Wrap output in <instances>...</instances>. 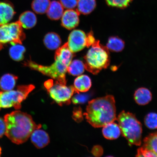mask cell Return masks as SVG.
I'll return each mask as SVG.
<instances>
[{"label": "cell", "instance_id": "19", "mask_svg": "<svg viewBox=\"0 0 157 157\" xmlns=\"http://www.w3.org/2000/svg\"><path fill=\"white\" fill-rule=\"evenodd\" d=\"M44 41L45 46L51 50L57 49L59 48L62 42L60 36L54 33H50L47 34Z\"/></svg>", "mask_w": 157, "mask_h": 157}, {"label": "cell", "instance_id": "20", "mask_svg": "<svg viewBox=\"0 0 157 157\" xmlns=\"http://www.w3.org/2000/svg\"><path fill=\"white\" fill-rule=\"evenodd\" d=\"M97 3L95 0H78L76 9L80 14H90L95 9Z\"/></svg>", "mask_w": 157, "mask_h": 157}, {"label": "cell", "instance_id": "34", "mask_svg": "<svg viewBox=\"0 0 157 157\" xmlns=\"http://www.w3.org/2000/svg\"><path fill=\"white\" fill-rule=\"evenodd\" d=\"M2 154V148L1 147H0V156H1V155Z\"/></svg>", "mask_w": 157, "mask_h": 157}, {"label": "cell", "instance_id": "25", "mask_svg": "<svg viewBox=\"0 0 157 157\" xmlns=\"http://www.w3.org/2000/svg\"><path fill=\"white\" fill-rule=\"evenodd\" d=\"M143 146L151 151L157 156V132L151 133L144 140Z\"/></svg>", "mask_w": 157, "mask_h": 157}, {"label": "cell", "instance_id": "30", "mask_svg": "<svg viewBox=\"0 0 157 157\" xmlns=\"http://www.w3.org/2000/svg\"><path fill=\"white\" fill-rule=\"evenodd\" d=\"M88 99V96L84 94H80L78 93L77 95L74 96L72 98V102L75 105L80 103H83L86 102Z\"/></svg>", "mask_w": 157, "mask_h": 157}, {"label": "cell", "instance_id": "23", "mask_svg": "<svg viewBox=\"0 0 157 157\" xmlns=\"http://www.w3.org/2000/svg\"><path fill=\"white\" fill-rule=\"evenodd\" d=\"M84 64L81 60H75L72 61L67 68V72L74 76H79L85 70Z\"/></svg>", "mask_w": 157, "mask_h": 157}, {"label": "cell", "instance_id": "5", "mask_svg": "<svg viewBox=\"0 0 157 157\" xmlns=\"http://www.w3.org/2000/svg\"><path fill=\"white\" fill-rule=\"evenodd\" d=\"M121 133L129 144L140 146L142 142V124L132 113L122 111L117 119Z\"/></svg>", "mask_w": 157, "mask_h": 157}, {"label": "cell", "instance_id": "22", "mask_svg": "<svg viewBox=\"0 0 157 157\" xmlns=\"http://www.w3.org/2000/svg\"><path fill=\"white\" fill-rule=\"evenodd\" d=\"M125 47V43L122 39L117 36H111L108 39L107 48L111 52H119Z\"/></svg>", "mask_w": 157, "mask_h": 157}, {"label": "cell", "instance_id": "31", "mask_svg": "<svg viewBox=\"0 0 157 157\" xmlns=\"http://www.w3.org/2000/svg\"><path fill=\"white\" fill-rule=\"evenodd\" d=\"M73 118L75 120L78 122L81 121L83 119V116L82 115V111L80 108L76 109L74 111Z\"/></svg>", "mask_w": 157, "mask_h": 157}, {"label": "cell", "instance_id": "29", "mask_svg": "<svg viewBox=\"0 0 157 157\" xmlns=\"http://www.w3.org/2000/svg\"><path fill=\"white\" fill-rule=\"evenodd\" d=\"M78 0H60V2L64 8L73 9L77 6Z\"/></svg>", "mask_w": 157, "mask_h": 157}, {"label": "cell", "instance_id": "14", "mask_svg": "<svg viewBox=\"0 0 157 157\" xmlns=\"http://www.w3.org/2000/svg\"><path fill=\"white\" fill-rule=\"evenodd\" d=\"M102 133L105 138L109 140H114L118 138L121 133L119 125L113 122L103 126Z\"/></svg>", "mask_w": 157, "mask_h": 157}, {"label": "cell", "instance_id": "7", "mask_svg": "<svg viewBox=\"0 0 157 157\" xmlns=\"http://www.w3.org/2000/svg\"><path fill=\"white\" fill-rule=\"evenodd\" d=\"M25 35L18 21L0 26V44H22Z\"/></svg>", "mask_w": 157, "mask_h": 157}, {"label": "cell", "instance_id": "2", "mask_svg": "<svg viewBox=\"0 0 157 157\" xmlns=\"http://www.w3.org/2000/svg\"><path fill=\"white\" fill-rule=\"evenodd\" d=\"M84 115L88 122L95 128L114 122L117 119L114 98L108 95L92 100L88 102Z\"/></svg>", "mask_w": 157, "mask_h": 157}, {"label": "cell", "instance_id": "1", "mask_svg": "<svg viewBox=\"0 0 157 157\" xmlns=\"http://www.w3.org/2000/svg\"><path fill=\"white\" fill-rule=\"evenodd\" d=\"M4 118L6 125L5 135L17 144L26 142L33 131L42 127L35 123L30 115L20 111L7 114Z\"/></svg>", "mask_w": 157, "mask_h": 157}, {"label": "cell", "instance_id": "13", "mask_svg": "<svg viewBox=\"0 0 157 157\" xmlns=\"http://www.w3.org/2000/svg\"><path fill=\"white\" fill-rule=\"evenodd\" d=\"M18 21L23 28L26 29H30L36 24V16L32 12L25 11L20 16Z\"/></svg>", "mask_w": 157, "mask_h": 157}, {"label": "cell", "instance_id": "21", "mask_svg": "<svg viewBox=\"0 0 157 157\" xmlns=\"http://www.w3.org/2000/svg\"><path fill=\"white\" fill-rule=\"evenodd\" d=\"M25 48L21 44H16L12 45L10 48L9 54L10 57L13 60L19 62L24 59Z\"/></svg>", "mask_w": 157, "mask_h": 157}, {"label": "cell", "instance_id": "26", "mask_svg": "<svg viewBox=\"0 0 157 157\" xmlns=\"http://www.w3.org/2000/svg\"><path fill=\"white\" fill-rule=\"evenodd\" d=\"M144 122L149 128L157 129V114L155 113L148 114L145 117Z\"/></svg>", "mask_w": 157, "mask_h": 157}, {"label": "cell", "instance_id": "9", "mask_svg": "<svg viewBox=\"0 0 157 157\" xmlns=\"http://www.w3.org/2000/svg\"><path fill=\"white\" fill-rule=\"evenodd\" d=\"M67 43L68 48L72 53L77 52L85 47L91 46L89 37L83 31L75 29L70 33Z\"/></svg>", "mask_w": 157, "mask_h": 157}, {"label": "cell", "instance_id": "11", "mask_svg": "<svg viewBox=\"0 0 157 157\" xmlns=\"http://www.w3.org/2000/svg\"><path fill=\"white\" fill-rule=\"evenodd\" d=\"M15 13L14 6L10 2H0V26L8 23Z\"/></svg>", "mask_w": 157, "mask_h": 157}, {"label": "cell", "instance_id": "6", "mask_svg": "<svg viewBox=\"0 0 157 157\" xmlns=\"http://www.w3.org/2000/svg\"><path fill=\"white\" fill-rule=\"evenodd\" d=\"M32 84L19 86L16 90L3 91L0 90V109L13 107L18 110L21 107V104L35 88Z\"/></svg>", "mask_w": 157, "mask_h": 157}, {"label": "cell", "instance_id": "8", "mask_svg": "<svg viewBox=\"0 0 157 157\" xmlns=\"http://www.w3.org/2000/svg\"><path fill=\"white\" fill-rule=\"evenodd\" d=\"M48 90L50 97L60 105L63 104L69 105L74 94L79 93L76 91L74 86L68 87L60 83L56 80Z\"/></svg>", "mask_w": 157, "mask_h": 157}, {"label": "cell", "instance_id": "16", "mask_svg": "<svg viewBox=\"0 0 157 157\" xmlns=\"http://www.w3.org/2000/svg\"><path fill=\"white\" fill-rule=\"evenodd\" d=\"M17 76L13 74L4 75L0 78V90L9 91L14 89L17 79Z\"/></svg>", "mask_w": 157, "mask_h": 157}, {"label": "cell", "instance_id": "17", "mask_svg": "<svg viewBox=\"0 0 157 157\" xmlns=\"http://www.w3.org/2000/svg\"><path fill=\"white\" fill-rule=\"evenodd\" d=\"M152 98V94L150 90L145 88H139L134 94L135 101L140 105H147L151 101Z\"/></svg>", "mask_w": 157, "mask_h": 157}, {"label": "cell", "instance_id": "4", "mask_svg": "<svg viewBox=\"0 0 157 157\" xmlns=\"http://www.w3.org/2000/svg\"><path fill=\"white\" fill-rule=\"evenodd\" d=\"M84 57L85 69L94 75H97L104 69L107 68L110 62L109 49L95 40Z\"/></svg>", "mask_w": 157, "mask_h": 157}, {"label": "cell", "instance_id": "27", "mask_svg": "<svg viewBox=\"0 0 157 157\" xmlns=\"http://www.w3.org/2000/svg\"><path fill=\"white\" fill-rule=\"evenodd\" d=\"M110 6L124 9L129 5L132 0H105Z\"/></svg>", "mask_w": 157, "mask_h": 157}, {"label": "cell", "instance_id": "3", "mask_svg": "<svg viewBox=\"0 0 157 157\" xmlns=\"http://www.w3.org/2000/svg\"><path fill=\"white\" fill-rule=\"evenodd\" d=\"M74 56L73 53L69 49L66 43L56 50L55 62L51 65H41L31 60L25 62L24 65L56 80L60 84L66 85V73Z\"/></svg>", "mask_w": 157, "mask_h": 157}, {"label": "cell", "instance_id": "33", "mask_svg": "<svg viewBox=\"0 0 157 157\" xmlns=\"http://www.w3.org/2000/svg\"><path fill=\"white\" fill-rule=\"evenodd\" d=\"M54 83V81L52 80H49L45 82L44 86L47 88V90H48L52 86Z\"/></svg>", "mask_w": 157, "mask_h": 157}, {"label": "cell", "instance_id": "28", "mask_svg": "<svg viewBox=\"0 0 157 157\" xmlns=\"http://www.w3.org/2000/svg\"><path fill=\"white\" fill-rule=\"evenodd\" d=\"M137 157H157L154 153L144 146L137 150Z\"/></svg>", "mask_w": 157, "mask_h": 157}, {"label": "cell", "instance_id": "32", "mask_svg": "<svg viewBox=\"0 0 157 157\" xmlns=\"http://www.w3.org/2000/svg\"><path fill=\"white\" fill-rule=\"evenodd\" d=\"M6 125L4 118L0 117V138L5 135Z\"/></svg>", "mask_w": 157, "mask_h": 157}, {"label": "cell", "instance_id": "18", "mask_svg": "<svg viewBox=\"0 0 157 157\" xmlns=\"http://www.w3.org/2000/svg\"><path fill=\"white\" fill-rule=\"evenodd\" d=\"M91 80L89 76L86 75H79L75 80L74 87L78 92H87L91 88Z\"/></svg>", "mask_w": 157, "mask_h": 157}, {"label": "cell", "instance_id": "10", "mask_svg": "<svg viewBox=\"0 0 157 157\" xmlns=\"http://www.w3.org/2000/svg\"><path fill=\"white\" fill-rule=\"evenodd\" d=\"M80 14L76 10H67L62 16V25L69 30L75 28L79 24Z\"/></svg>", "mask_w": 157, "mask_h": 157}, {"label": "cell", "instance_id": "12", "mask_svg": "<svg viewBox=\"0 0 157 157\" xmlns=\"http://www.w3.org/2000/svg\"><path fill=\"white\" fill-rule=\"evenodd\" d=\"M30 137L31 142L37 148H44L50 142V138L48 133L40 129H35Z\"/></svg>", "mask_w": 157, "mask_h": 157}, {"label": "cell", "instance_id": "15", "mask_svg": "<svg viewBox=\"0 0 157 157\" xmlns=\"http://www.w3.org/2000/svg\"><path fill=\"white\" fill-rule=\"evenodd\" d=\"M64 13V7L60 2L53 1L47 12V16L51 20H58L62 17Z\"/></svg>", "mask_w": 157, "mask_h": 157}, {"label": "cell", "instance_id": "24", "mask_svg": "<svg viewBox=\"0 0 157 157\" xmlns=\"http://www.w3.org/2000/svg\"><path fill=\"white\" fill-rule=\"evenodd\" d=\"M51 2L50 0H34L31 6L35 13L43 14L47 13Z\"/></svg>", "mask_w": 157, "mask_h": 157}]
</instances>
